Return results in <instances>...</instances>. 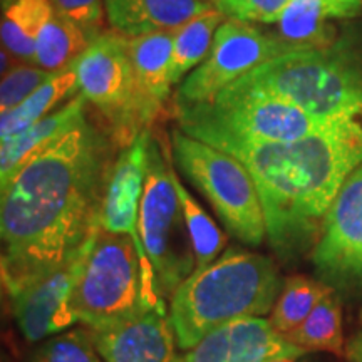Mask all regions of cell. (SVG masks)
I'll return each mask as SVG.
<instances>
[{"label":"cell","mask_w":362,"mask_h":362,"mask_svg":"<svg viewBox=\"0 0 362 362\" xmlns=\"http://www.w3.org/2000/svg\"><path fill=\"white\" fill-rule=\"evenodd\" d=\"M117 146L79 117L2 188V284L8 293L57 265L99 230V210Z\"/></svg>","instance_id":"6da1fadb"},{"label":"cell","mask_w":362,"mask_h":362,"mask_svg":"<svg viewBox=\"0 0 362 362\" xmlns=\"http://www.w3.org/2000/svg\"><path fill=\"white\" fill-rule=\"evenodd\" d=\"M225 153L242 161L255 181L272 250L280 260H296L315 247L329 208L362 165V111L334 117L297 141Z\"/></svg>","instance_id":"7a4b0ae2"},{"label":"cell","mask_w":362,"mask_h":362,"mask_svg":"<svg viewBox=\"0 0 362 362\" xmlns=\"http://www.w3.org/2000/svg\"><path fill=\"white\" fill-rule=\"evenodd\" d=\"M269 257L230 247L203 270L193 272L170 298L168 317L181 351H189L218 327L269 315L282 291Z\"/></svg>","instance_id":"3957f363"},{"label":"cell","mask_w":362,"mask_h":362,"mask_svg":"<svg viewBox=\"0 0 362 362\" xmlns=\"http://www.w3.org/2000/svg\"><path fill=\"white\" fill-rule=\"evenodd\" d=\"M232 86L285 99L329 121L362 111V51L354 40L337 39L272 59Z\"/></svg>","instance_id":"277c9868"},{"label":"cell","mask_w":362,"mask_h":362,"mask_svg":"<svg viewBox=\"0 0 362 362\" xmlns=\"http://www.w3.org/2000/svg\"><path fill=\"white\" fill-rule=\"evenodd\" d=\"M173 110L180 131L221 151L247 144L297 141L330 121L310 116L285 99L233 86L214 101Z\"/></svg>","instance_id":"5b68a950"},{"label":"cell","mask_w":362,"mask_h":362,"mask_svg":"<svg viewBox=\"0 0 362 362\" xmlns=\"http://www.w3.org/2000/svg\"><path fill=\"white\" fill-rule=\"evenodd\" d=\"M175 165L206 198L228 233L248 247L267 238L264 206L250 171L237 158L175 129L171 133Z\"/></svg>","instance_id":"8992f818"},{"label":"cell","mask_w":362,"mask_h":362,"mask_svg":"<svg viewBox=\"0 0 362 362\" xmlns=\"http://www.w3.org/2000/svg\"><path fill=\"white\" fill-rule=\"evenodd\" d=\"M76 322L106 329L149 310L144 302L141 260L133 240L99 228L71 296Z\"/></svg>","instance_id":"52a82bcc"},{"label":"cell","mask_w":362,"mask_h":362,"mask_svg":"<svg viewBox=\"0 0 362 362\" xmlns=\"http://www.w3.org/2000/svg\"><path fill=\"white\" fill-rule=\"evenodd\" d=\"M171 158V148L166 153L151 136L139 205V235L155 270L158 293L163 300H170L197 267L178 193L170 175Z\"/></svg>","instance_id":"ba28073f"},{"label":"cell","mask_w":362,"mask_h":362,"mask_svg":"<svg viewBox=\"0 0 362 362\" xmlns=\"http://www.w3.org/2000/svg\"><path fill=\"white\" fill-rule=\"evenodd\" d=\"M79 93L103 119L117 149L138 138L134 128V72L129 37L104 30L76 61Z\"/></svg>","instance_id":"9c48e42d"},{"label":"cell","mask_w":362,"mask_h":362,"mask_svg":"<svg viewBox=\"0 0 362 362\" xmlns=\"http://www.w3.org/2000/svg\"><path fill=\"white\" fill-rule=\"evenodd\" d=\"M302 49L267 34L248 22L225 19L216 30L205 61L180 84L175 106L210 103L235 81L257 67Z\"/></svg>","instance_id":"30bf717a"},{"label":"cell","mask_w":362,"mask_h":362,"mask_svg":"<svg viewBox=\"0 0 362 362\" xmlns=\"http://www.w3.org/2000/svg\"><path fill=\"white\" fill-rule=\"evenodd\" d=\"M151 136V131H144L129 146L117 153L104 189L99 210V228L110 233L126 235L133 240L141 260L144 302L149 309H165V300L158 293L155 270L144 252L139 235V205L146 178L148 146Z\"/></svg>","instance_id":"8fae6325"},{"label":"cell","mask_w":362,"mask_h":362,"mask_svg":"<svg viewBox=\"0 0 362 362\" xmlns=\"http://www.w3.org/2000/svg\"><path fill=\"white\" fill-rule=\"evenodd\" d=\"M98 230L64 260L34 275L7 293L25 341L39 342L76 324L71 296Z\"/></svg>","instance_id":"7c38bea8"},{"label":"cell","mask_w":362,"mask_h":362,"mask_svg":"<svg viewBox=\"0 0 362 362\" xmlns=\"http://www.w3.org/2000/svg\"><path fill=\"white\" fill-rule=\"evenodd\" d=\"M312 264L334 291L362 288V165L352 171L329 208L312 248Z\"/></svg>","instance_id":"4fadbf2b"},{"label":"cell","mask_w":362,"mask_h":362,"mask_svg":"<svg viewBox=\"0 0 362 362\" xmlns=\"http://www.w3.org/2000/svg\"><path fill=\"white\" fill-rule=\"evenodd\" d=\"M88 330L104 362H185L166 309H149L128 322Z\"/></svg>","instance_id":"5bb4252c"},{"label":"cell","mask_w":362,"mask_h":362,"mask_svg":"<svg viewBox=\"0 0 362 362\" xmlns=\"http://www.w3.org/2000/svg\"><path fill=\"white\" fill-rule=\"evenodd\" d=\"M309 354L288 342L265 317H247L218 327L185 356V362H270Z\"/></svg>","instance_id":"9a60e30c"},{"label":"cell","mask_w":362,"mask_h":362,"mask_svg":"<svg viewBox=\"0 0 362 362\" xmlns=\"http://www.w3.org/2000/svg\"><path fill=\"white\" fill-rule=\"evenodd\" d=\"M175 30L129 37V52L134 72L133 116L136 133L151 131L165 112L171 94L170 59Z\"/></svg>","instance_id":"2e32d148"},{"label":"cell","mask_w":362,"mask_h":362,"mask_svg":"<svg viewBox=\"0 0 362 362\" xmlns=\"http://www.w3.org/2000/svg\"><path fill=\"white\" fill-rule=\"evenodd\" d=\"M362 13V0H291L277 22V37L297 49L336 42V24Z\"/></svg>","instance_id":"e0dca14e"},{"label":"cell","mask_w":362,"mask_h":362,"mask_svg":"<svg viewBox=\"0 0 362 362\" xmlns=\"http://www.w3.org/2000/svg\"><path fill=\"white\" fill-rule=\"evenodd\" d=\"M104 4L111 29L126 37L168 33L215 8L214 0H104Z\"/></svg>","instance_id":"ac0fdd59"},{"label":"cell","mask_w":362,"mask_h":362,"mask_svg":"<svg viewBox=\"0 0 362 362\" xmlns=\"http://www.w3.org/2000/svg\"><path fill=\"white\" fill-rule=\"evenodd\" d=\"M86 98L78 94L67 101L64 106L45 116L39 123L30 126L24 133L2 143L0 148V185L7 187L22 166L39 151L61 138L79 117L86 115Z\"/></svg>","instance_id":"d6986e66"},{"label":"cell","mask_w":362,"mask_h":362,"mask_svg":"<svg viewBox=\"0 0 362 362\" xmlns=\"http://www.w3.org/2000/svg\"><path fill=\"white\" fill-rule=\"evenodd\" d=\"M76 90H79V84L74 66L56 72L47 83L40 86L24 103L13 107L12 111L4 112L2 119H0V139H2V143L22 134L30 126L39 123L40 119L54 112V110L61 106L62 103L71 101L72 98L78 96Z\"/></svg>","instance_id":"ffe728a7"},{"label":"cell","mask_w":362,"mask_h":362,"mask_svg":"<svg viewBox=\"0 0 362 362\" xmlns=\"http://www.w3.org/2000/svg\"><path fill=\"white\" fill-rule=\"evenodd\" d=\"M54 12L52 0H2V45L19 61L34 62L39 34Z\"/></svg>","instance_id":"44dd1931"},{"label":"cell","mask_w":362,"mask_h":362,"mask_svg":"<svg viewBox=\"0 0 362 362\" xmlns=\"http://www.w3.org/2000/svg\"><path fill=\"white\" fill-rule=\"evenodd\" d=\"M225 17L216 11H206L175 29L170 59V81L178 86L205 61L214 44L215 34Z\"/></svg>","instance_id":"7402d4cb"},{"label":"cell","mask_w":362,"mask_h":362,"mask_svg":"<svg viewBox=\"0 0 362 362\" xmlns=\"http://www.w3.org/2000/svg\"><path fill=\"white\" fill-rule=\"evenodd\" d=\"M89 44L88 35L54 7L51 19L39 34L34 62L49 72H61L74 66Z\"/></svg>","instance_id":"603a6c76"},{"label":"cell","mask_w":362,"mask_h":362,"mask_svg":"<svg viewBox=\"0 0 362 362\" xmlns=\"http://www.w3.org/2000/svg\"><path fill=\"white\" fill-rule=\"evenodd\" d=\"M332 292L334 288L322 280L292 275L284 282L277 302L269 314L272 327L285 336L304 322L310 312Z\"/></svg>","instance_id":"cb8c5ba5"},{"label":"cell","mask_w":362,"mask_h":362,"mask_svg":"<svg viewBox=\"0 0 362 362\" xmlns=\"http://www.w3.org/2000/svg\"><path fill=\"white\" fill-rule=\"evenodd\" d=\"M173 156V155H171ZM170 175L173 180L176 193L180 198L181 214L185 216V223H187L189 240H192V247L194 252V259H197V267L194 272L203 270L211 262H215L223 253L226 245L225 233L218 228V225L211 220V216L203 210V206L192 197V193L185 188L181 183L178 173L175 168V160L171 158L170 163Z\"/></svg>","instance_id":"d4e9b609"},{"label":"cell","mask_w":362,"mask_h":362,"mask_svg":"<svg viewBox=\"0 0 362 362\" xmlns=\"http://www.w3.org/2000/svg\"><path fill=\"white\" fill-rule=\"evenodd\" d=\"M293 346L305 352L324 351L330 354H344L342 309L336 292L327 297L310 312V315L298 327L284 336Z\"/></svg>","instance_id":"484cf974"},{"label":"cell","mask_w":362,"mask_h":362,"mask_svg":"<svg viewBox=\"0 0 362 362\" xmlns=\"http://www.w3.org/2000/svg\"><path fill=\"white\" fill-rule=\"evenodd\" d=\"M29 362H104L88 329H76L49 337Z\"/></svg>","instance_id":"4316f807"},{"label":"cell","mask_w":362,"mask_h":362,"mask_svg":"<svg viewBox=\"0 0 362 362\" xmlns=\"http://www.w3.org/2000/svg\"><path fill=\"white\" fill-rule=\"evenodd\" d=\"M56 72H49L34 62H19L11 72L2 76L0 83V112H8L24 103L40 86L47 83Z\"/></svg>","instance_id":"83f0119b"},{"label":"cell","mask_w":362,"mask_h":362,"mask_svg":"<svg viewBox=\"0 0 362 362\" xmlns=\"http://www.w3.org/2000/svg\"><path fill=\"white\" fill-rule=\"evenodd\" d=\"M291 0H214V7L225 19L248 24H277Z\"/></svg>","instance_id":"f1b7e54d"},{"label":"cell","mask_w":362,"mask_h":362,"mask_svg":"<svg viewBox=\"0 0 362 362\" xmlns=\"http://www.w3.org/2000/svg\"><path fill=\"white\" fill-rule=\"evenodd\" d=\"M52 2L62 16L88 35L90 42L104 33V16H107L104 0H52Z\"/></svg>","instance_id":"f546056e"},{"label":"cell","mask_w":362,"mask_h":362,"mask_svg":"<svg viewBox=\"0 0 362 362\" xmlns=\"http://www.w3.org/2000/svg\"><path fill=\"white\" fill-rule=\"evenodd\" d=\"M346 356L351 362H362V332L356 334L347 344Z\"/></svg>","instance_id":"4dcf8cb0"},{"label":"cell","mask_w":362,"mask_h":362,"mask_svg":"<svg viewBox=\"0 0 362 362\" xmlns=\"http://www.w3.org/2000/svg\"><path fill=\"white\" fill-rule=\"evenodd\" d=\"M19 62L22 61H19V59L13 56L8 49H6L2 45V49H0V72H2V76H6L7 72H11L13 67L19 64Z\"/></svg>","instance_id":"1f68e13d"},{"label":"cell","mask_w":362,"mask_h":362,"mask_svg":"<svg viewBox=\"0 0 362 362\" xmlns=\"http://www.w3.org/2000/svg\"><path fill=\"white\" fill-rule=\"evenodd\" d=\"M270 362H315V361L307 354H304V356H297V357H280V359H274Z\"/></svg>","instance_id":"d6a6232c"}]
</instances>
